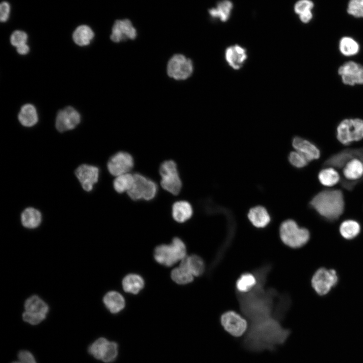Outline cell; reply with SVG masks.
Masks as SVG:
<instances>
[{
	"label": "cell",
	"instance_id": "1",
	"mask_svg": "<svg viewBox=\"0 0 363 363\" xmlns=\"http://www.w3.org/2000/svg\"><path fill=\"white\" fill-rule=\"evenodd\" d=\"M309 204L322 217L333 222L338 219L343 213V194L338 189L324 190L315 195Z\"/></svg>",
	"mask_w": 363,
	"mask_h": 363
},
{
	"label": "cell",
	"instance_id": "2",
	"mask_svg": "<svg viewBox=\"0 0 363 363\" xmlns=\"http://www.w3.org/2000/svg\"><path fill=\"white\" fill-rule=\"evenodd\" d=\"M186 247L183 241L178 237H174L170 244H162L156 247L154 251V257L160 264L170 267L187 255Z\"/></svg>",
	"mask_w": 363,
	"mask_h": 363
},
{
	"label": "cell",
	"instance_id": "3",
	"mask_svg": "<svg viewBox=\"0 0 363 363\" xmlns=\"http://www.w3.org/2000/svg\"><path fill=\"white\" fill-rule=\"evenodd\" d=\"M279 235L282 241L287 246L296 249L302 247L310 239L309 230L299 227L292 219L283 221L279 228Z\"/></svg>",
	"mask_w": 363,
	"mask_h": 363
},
{
	"label": "cell",
	"instance_id": "4",
	"mask_svg": "<svg viewBox=\"0 0 363 363\" xmlns=\"http://www.w3.org/2000/svg\"><path fill=\"white\" fill-rule=\"evenodd\" d=\"M159 171L162 188L173 195H177L181 191L182 183L176 163L172 160H165L160 165Z\"/></svg>",
	"mask_w": 363,
	"mask_h": 363
},
{
	"label": "cell",
	"instance_id": "5",
	"mask_svg": "<svg viewBox=\"0 0 363 363\" xmlns=\"http://www.w3.org/2000/svg\"><path fill=\"white\" fill-rule=\"evenodd\" d=\"M336 138L342 144L347 145L363 138V119L346 118L342 120L337 127Z\"/></svg>",
	"mask_w": 363,
	"mask_h": 363
},
{
	"label": "cell",
	"instance_id": "6",
	"mask_svg": "<svg viewBox=\"0 0 363 363\" xmlns=\"http://www.w3.org/2000/svg\"><path fill=\"white\" fill-rule=\"evenodd\" d=\"M134 174V183L132 188L127 193L134 201L144 200L150 201L156 196L158 187L153 180L137 173Z\"/></svg>",
	"mask_w": 363,
	"mask_h": 363
},
{
	"label": "cell",
	"instance_id": "7",
	"mask_svg": "<svg viewBox=\"0 0 363 363\" xmlns=\"http://www.w3.org/2000/svg\"><path fill=\"white\" fill-rule=\"evenodd\" d=\"M25 311L22 319L32 325L39 324L42 322L48 314V305L40 297L33 295L28 298L24 303Z\"/></svg>",
	"mask_w": 363,
	"mask_h": 363
},
{
	"label": "cell",
	"instance_id": "8",
	"mask_svg": "<svg viewBox=\"0 0 363 363\" xmlns=\"http://www.w3.org/2000/svg\"><path fill=\"white\" fill-rule=\"evenodd\" d=\"M95 358L105 363L113 362L118 354V345L104 337H100L91 344L88 349Z\"/></svg>",
	"mask_w": 363,
	"mask_h": 363
},
{
	"label": "cell",
	"instance_id": "9",
	"mask_svg": "<svg viewBox=\"0 0 363 363\" xmlns=\"http://www.w3.org/2000/svg\"><path fill=\"white\" fill-rule=\"evenodd\" d=\"M193 72V65L192 60L183 54H174L167 63V74L176 80L187 79L191 76Z\"/></svg>",
	"mask_w": 363,
	"mask_h": 363
},
{
	"label": "cell",
	"instance_id": "10",
	"mask_svg": "<svg viewBox=\"0 0 363 363\" xmlns=\"http://www.w3.org/2000/svg\"><path fill=\"white\" fill-rule=\"evenodd\" d=\"M311 282L316 292L323 295L327 294L336 285L338 277L335 270L321 268L315 272Z\"/></svg>",
	"mask_w": 363,
	"mask_h": 363
},
{
	"label": "cell",
	"instance_id": "11",
	"mask_svg": "<svg viewBox=\"0 0 363 363\" xmlns=\"http://www.w3.org/2000/svg\"><path fill=\"white\" fill-rule=\"evenodd\" d=\"M220 323L227 333L235 337L242 336L248 328L246 319L232 311L224 313L220 317Z\"/></svg>",
	"mask_w": 363,
	"mask_h": 363
},
{
	"label": "cell",
	"instance_id": "12",
	"mask_svg": "<svg viewBox=\"0 0 363 363\" xmlns=\"http://www.w3.org/2000/svg\"><path fill=\"white\" fill-rule=\"evenodd\" d=\"M357 158L363 161V147L355 148H347L331 155L322 164V167L343 168L350 160Z\"/></svg>",
	"mask_w": 363,
	"mask_h": 363
},
{
	"label": "cell",
	"instance_id": "13",
	"mask_svg": "<svg viewBox=\"0 0 363 363\" xmlns=\"http://www.w3.org/2000/svg\"><path fill=\"white\" fill-rule=\"evenodd\" d=\"M133 156L129 153L119 151L113 155L107 164L109 173L115 176L129 173L134 167Z\"/></svg>",
	"mask_w": 363,
	"mask_h": 363
},
{
	"label": "cell",
	"instance_id": "14",
	"mask_svg": "<svg viewBox=\"0 0 363 363\" xmlns=\"http://www.w3.org/2000/svg\"><path fill=\"white\" fill-rule=\"evenodd\" d=\"M338 73L345 85L363 84V65L360 64L351 60L346 62L339 67Z\"/></svg>",
	"mask_w": 363,
	"mask_h": 363
},
{
	"label": "cell",
	"instance_id": "15",
	"mask_svg": "<svg viewBox=\"0 0 363 363\" xmlns=\"http://www.w3.org/2000/svg\"><path fill=\"white\" fill-rule=\"evenodd\" d=\"M80 120L79 113L73 107L67 106L57 112L55 127L59 132H63L74 129Z\"/></svg>",
	"mask_w": 363,
	"mask_h": 363
},
{
	"label": "cell",
	"instance_id": "16",
	"mask_svg": "<svg viewBox=\"0 0 363 363\" xmlns=\"http://www.w3.org/2000/svg\"><path fill=\"white\" fill-rule=\"evenodd\" d=\"M137 35V30L131 21L129 19H122L116 20L114 23L110 38L113 42L118 43L128 39L134 40Z\"/></svg>",
	"mask_w": 363,
	"mask_h": 363
},
{
	"label": "cell",
	"instance_id": "17",
	"mask_svg": "<svg viewBox=\"0 0 363 363\" xmlns=\"http://www.w3.org/2000/svg\"><path fill=\"white\" fill-rule=\"evenodd\" d=\"M75 174L83 189L90 192L93 189L94 185L98 182L99 169L93 165L82 164L76 169Z\"/></svg>",
	"mask_w": 363,
	"mask_h": 363
},
{
	"label": "cell",
	"instance_id": "18",
	"mask_svg": "<svg viewBox=\"0 0 363 363\" xmlns=\"http://www.w3.org/2000/svg\"><path fill=\"white\" fill-rule=\"evenodd\" d=\"M292 145L295 151L302 155L308 162L318 159L320 156L319 148L310 141L299 137H295Z\"/></svg>",
	"mask_w": 363,
	"mask_h": 363
},
{
	"label": "cell",
	"instance_id": "19",
	"mask_svg": "<svg viewBox=\"0 0 363 363\" xmlns=\"http://www.w3.org/2000/svg\"><path fill=\"white\" fill-rule=\"evenodd\" d=\"M225 56L229 66L234 70H238L242 67L248 56L245 48L235 44L226 49Z\"/></svg>",
	"mask_w": 363,
	"mask_h": 363
},
{
	"label": "cell",
	"instance_id": "20",
	"mask_svg": "<svg viewBox=\"0 0 363 363\" xmlns=\"http://www.w3.org/2000/svg\"><path fill=\"white\" fill-rule=\"evenodd\" d=\"M193 214L191 204L186 201H178L172 206L171 214L173 219L179 223H183L189 220Z\"/></svg>",
	"mask_w": 363,
	"mask_h": 363
},
{
	"label": "cell",
	"instance_id": "21",
	"mask_svg": "<svg viewBox=\"0 0 363 363\" xmlns=\"http://www.w3.org/2000/svg\"><path fill=\"white\" fill-rule=\"evenodd\" d=\"M248 218L256 227L264 228L270 222L271 218L266 209L262 206L251 208L248 213Z\"/></svg>",
	"mask_w": 363,
	"mask_h": 363
},
{
	"label": "cell",
	"instance_id": "22",
	"mask_svg": "<svg viewBox=\"0 0 363 363\" xmlns=\"http://www.w3.org/2000/svg\"><path fill=\"white\" fill-rule=\"evenodd\" d=\"M103 302L108 310L112 314L120 312L125 307L124 297L116 291L107 292L103 298Z\"/></svg>",
	"mask_w": 363,
	"mask_h": 363
},
{
	"label": "cell",
	"instance_id": "23",
	"mask_svg": "<svg viewBox=\"0 0 363 363\" xmlns=\"http://www.w3.org/2000/svg\"><path fill=\"white\" fill-rule=\"evenodd\" d=\"M179 265L187 268L194 276L201 275L205 269L204 261L196 255L187 256L180 261Z\"/></svg>",
	"mask_w": 363,
	"mask_h": 363
},
{
	"label": "cell",
	"instance_id": "24",
	"mask_svg": "<svg viewBox=\"0 0 363 363\" xmlns=\"http://www.w3.org/2000/svg\"><path fill=\"white\" fill-rule=\"evenodd\" d=\"M144 285L143 278L137 274H128L122 280V286L124 291L132 294H138Z\"/></svg>",
	"mask_w": 363,
	"mask_h": 363
},
{
	"label": "cell",
	"instance_id": "25",
	"mask_svg": "<svg viewBox=\"0 0 363 363\" xmlns=\"http://www.w3.org/2000/svg\"><path fill=\"white\" fill-rule=\"evenodd\" d=\"M18 119L22 125L26 127H31L36 124L38 118L34 106L31 104L24 105L19 113Z\"/></svg>",
	"mask_w": 363,
	"mask_h": 363
},
{
	"label": "cell",
	"instance_id": "26",
	"mask_svg": "<svg viewBox=\"0 0 363 363\" xmlns=\"http://www.w3.org/2000/svg\"><path fill=\"white\" fill-rule=\"evenodd\" d=\"M343 173L349 180H358L362 178L363 162L357 158L349 161L343 168Z\"/></svg>",
	"mask_w": 363,
	"mask_h": 363
},
{
	"label": "cell",
	"instance_id": "27",
	"mask_svg": "<svg viewBox=\"0 0 363 363\" xmlns=\"http://www.w3.org/2000/svg\"><path fill=\"white\" fill-rule=\"evenodd\" d=\"M233 4L229 0H222L215 8L210 9L208 13L213 18H218L222 22L227 21L230 16Z\"/></svg>",
	"mask_w": 363,
	"mask_h": 363
},
{
	"label": "cell",
	"instance_id": "28",
	"mask_svg": "<svg viewBox=\"0 0 363 363\" xmlns=\"http://www.w3.org/2000/svg\"><path fill=\"white\" fill-rule=\"evenodd\" d=\"M314 4L311 0H298L294 6V12L298 15L301 22L308 23L313 17L312 10Z\"/></svg>",
	"mask_w": 363,
	"mask_h": 363
},
{
	"label": "cell",
	"instance_id": "29",
	"mask_svg": "<svg viewBox=\"0 0 363 363\" xmlns=\"http://www.w3.org/2000/svg\"><path fill=\"white\" fill-rule=\"evenodd\" d=\"M94 36V32L89 26L81 25L74 31L73 39L76 44L83 46L89 44Z\"/></svg>",
	"mask_w": 363,
	"mask_h": 363
},
{
	"label": "cell",
	"instance_id": "30",
	"mask_svg": "<svg viewBox=\"0 0 363 363\" xmlns=\"http://www.w3.org/2000/svg\"><path fill=\"white\" fill-rule=\"evenodd\" d=\"M21 223L27 228L33 229L37 227L41 221L40 212L32 207L25 209L21 214Z\"/></svg>",
	"mask_w": 363,
	"mask_h": 363
},
{
	"label": "cell",
	"instance_id": "31",
	"mask_svg": "<svg viewBox=\"0 0 363 363\" xmlns=\"http://www.w3.org/2000/svg\"><path fill=\"white\" fill-rule=\"evenodd\" d=\"M134 183V174L130 172L116 176L113 182L115 191L118 193H127Z\"/></svg>",
	"mask_w": 363,
	"mask_h": 363
},
{
	"label": "cell",
	"instance_id": "32",
	"mask_svg": "<svg viewBox=\"0 0 363 363\" xmlns=\"http://www.w3.org/2000/svg\"><path fill=\"white\" fill-rule=\"evenodd\" d=\"M339 49L343 55L350 56L356 54L359 52V45L352 37L344 36L339 40Z\"/></svg>",
	"mask_w": 363,
	"mask_h": 363
},
{
	"label": "cell",
	"instance_id": "33",
	"mask_svg": "<svg viewBox=\"0 0 363 363\" xmlns=\"http://www.w3.org/2000/svg\"><path fill=\"white\" fill-rule=\"evenodd\" d=\"M318 178L323 185L328 187L333 186L341 180L338 172L330 167L322 169L319 173Z\"/></svg>",
	"mask_w": 363,
	"mask_h": 363
},
{
	"label": "cell",
	"instance_id": "34",
	"mask_svg": "<svg viewBox=\"0 0 363 363\" xmlns=\"http://www.w3.org/2000/svg\"><path fill=\"white\" fill-rule=\"evenodd\" d=\"M360 226L359 224L353 220H347L340 224L339 231L345 238L350 239L356 237L359 233Z\"/></svg>",
	"mask_w": 363,
	"mask_h": 363
},
{
	"label": "cell",
	"instance_id": "35",
	"mask_svg": "<svg viewBox=\"0 0 363 363\" xmlns=\"http://www.w3.org/2000/svg\"><path fill=\"white\" fill-rule=\"evenodd\" d=\"M194 275L185 267L179 266L173 269L171 272V278L175 283L184 285L192 282Z\"/></svg>",
	"mask_w": 363,
	"mask_h": 363
},
{
	"label": "cell",
	"instance_id": "36",
	"mask_svg": "<svg viewBox=\"0 0 363 363\" xmlns=\"http://www.w3.org/2000/svg\"><path fill=\"white\" fill-rule=\"evenodd\" d=\"M255 276L251 273H246L242 274L237 279L236 287L241 292H247L250 291L256 284Z\"/></svg>",
	"mask_w": 363,
	"mask_h": 363
},
{
	"label": "cell",
	"instance_id": "37",
	"mask_svg": "<svg viewBox=\"0 0 363 363\" xmlns=\"http://www.w3.org/2000/svg\"><path fill=\"white\" fill-rule=\"evenodd\" d=\"M347 12L354 17L363 18V0H349Z\"/></svg>",
	"mask_w": 363,
	"mask_h": 363
},
{
	"label": "cell",
	"instance_id": "38",
	"mask_svg": "<svg viewBox=\"0 0 363 363\" xmlns=\"http://www.w3.org/2000/svg\"><path fill=\"white\" fill-rule=\"evenodd\" d=\"M290 164L296 168H302L308 165V161L306 158L296 151H291L288 157Z\"/></svg>",
	"mask_w": 363,
	"mask_h": 363
},
{
	"label": "cell",
	"instance_id": "39",
	"mask_svg": "<svg viewBox=\"0 0 363 363\" xmlns=\"http://www.w3.org/2000/svg\"><path fill=\"white\" fill-rule=\"evenodd\" d=\"M28 35L26 32L21 30L14 31L10 37L11 44L17 47L27 43Z\"/></svg>",
	"mask_w": 363,
	"mask_h": 363
},
{
	"label": "cell",
	"instance_id": "40",
	"mask_svg": "<svg viewBox=\"0 0 363 363\" xmlns=\"http://www.w3.org/2000/svg\"><path fill=\"white\" fill-rule=\"evenodd\" d=\"M12 363H37L32 353L28 350H21L18 354V360Z\"/></svg>",
	"mask_w": 363,
	"mask_h": 363
},
{
	"label": "cell",
	"instance_id": "41",
	"mask_svg": "<svg viewBox=\"0 0 363 363\" xmlns=\"http://www.w3.org/2000/svg\"><path fill=\"white\" fill-rule=\"evenodd\" d=\"M10 5L6 1L0 5V20L2 22H6L9 19L10 13Z\"/></svg>",
	"mask_w": 363,
	"mask_h": 363
},
{
	"label": "cell",
	"instance_id": "42",
	"mask_svg": "<svg viewBox=\"0 0 363 363\" xmlns=\"http://www.w3.org/2000/svg\"><path fill=\"white\" fill-rule=\"evenodd\" d=\"M16 49L18 53L21 55H25L29 51V47L27 43L16 47Z\"/></svg>",
	"mask_w": 363,
	"mask_h": 363
},
{
	"label": "cell",
	"instance_id": "43",
	"mask_svg": "<svg viewBox=\"0 0 363 363\" xmlns=\"http://www.w3.org/2000/svg\"><path fill=\"white\" fill-rule=\"evenodd\" d=\"M362 162H363V161H362Z\"/></svg>",
	"mask_w": 363,
	"mask_h": 363
}]
</instances>
